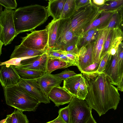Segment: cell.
Returning <instances> with one entry per match:
<instances>
[{
  "instance_id": "obj_1",
  "label": "cell",
  "mask_w": 123,
  "mask_h": 123,
  "mask_svg": "<svg viewBox=\"0 0 123 123\" xmlns=\"http://www.w3.org/2000/svg\"><path fill=\"white\" fill-rule=\"evenodd\" d=\"M86 80L88 92L85 100L92 109L100 117L110 109H117L120 100L118 90L105 74L103 73L94 80Z\"/></svg>"
},
{
  "instance_id": "obj_2",
  "label": "cell",
  "mask_w": 123,
  "mask_h": 123,
  "mask_svg": "<svg viewBox=\"0 0 123 123\" xmlns=\"http://www.w3.org/2000/svg\"><path fill=\"white\" fill-rule=\"evenodd\" d=\"M49 16L47 8L35 4L21 7L14 10L13 19L17 35L33 30L43 24Z\"/></svg>"
},
{
  "instance_id": "obj_3",
  "label": "cell",
  "mask_w": 123,
  "mask_h": 123,
  "mask_svg": "<svg viewBox=\"0 0 123 123\" xmlns=\"http://www.w3.org/2000/svg\"><path fill=\"white\" fill-rule=\"evenodd\" d=\"M6 102L22 111H35L41 103L18 84L3 87Z\"/></svg>"
},
{
  "instance_id": "obj_4",
  "label": "cell",
  "mask_w": 123,
  "mask_h": 123,
  "mask_svg": "<svg viewBox=\"0 0 123 123\" xmlns=\"http://www.w3.org/2000/svg\"><path fill=\"white\" fill-rule=\"evenodd\" d=\"M102 11L92 2L76 10L70 18L72 29L79 37L100 16Z\"/></svg>"
},
{
  "instance_id": "obj_5",
  "label": "cell",
  "mask_w": 123,
  "mask_h": 123,
  "mask_svg": "<svg viewBox=\"0 0 123 123\" xmlns=\"http://www.w3.org/2000/svg\"><path fill=\"white\" fill-rule=\"evenodd\" d=\"M78 39L72 30L70 18H60L56 43L52 49L63 51L67 47L77 44Z\"/></svg>"
},
{
  "instance_id": "obj_6",
  "label": "cell",
  "mask_w": 123,
  "mask_h": 123,
  "mask_svg": "<svg viewBox=\"0 0 123 123\" xmlns=\"http://www.w3.org/2000/svg\"><path fill=\"white\" fill-rule=\"evenodd\" d=\"M14 10L5 8L0 13V41L5 46L10 44L17 35L13 19Z\"/></svg>"
},
{
  "instance_id": "obj_7",
  "label": "cell",
  "mask_w": 123,
  "mask_h": 123,
  "mask_svg": "<svg viewBox=\"0 0 123 123\" xmlns=\"http://www.w3.org/2000/svg\"><path fill=\"white\" fill-rule=\"evenodd\" d=\"M69 123H86L92 114V109L85 100L73 97L68 105Z\"/></svg>"
},
{
  "instance_id": "obj_8",
  "label": "cell",
  "mask_w": 123,
  "mask_h": 123,
  "mask_svg": "<svg viewBox=\"0 0 123 123\" xmlns=\"http://www.w3.org/2000/svg\"><path fill=\"white\" fill-rule=\"evenodd\" d=\"M21 44L30 49L38 50H47L48 49V35L44 29L33 31L22 37Z\"/></svg>"
},
{
  "instance_id": "obj_9",
  "label": "cell",
  "mask_w": 123,
  "mask_h": 123,
  "mask_svg": "<svg viewBox=\"0 0 123 123\" xmlns=\"http://www.w3.org/2000/svg\"><path fill=\"white\" fill-rule=\"evenodd\" d=\"M38 78L32 79L21 78L18 84L41 103H49L50 100L42 90L38 81Z\"/></svg>"
},
{
  "instance_id": "obj_10",
  "label": "cell",
  "mask_w": 123,
  "mask_h": 123,
  "mask_svg": "<svg viewBox=\"0 0 123 123\" xmlns=\"http://www.w3.org/2000/svg\"><path fill=\"white\" fill-rule=\"evenodd\" d=\"M0 81L3 87L18 84L21 78L15 66L9 64L1 66Z\"/></svg>"
},
{
  "instance_id": "obj_11",
  "label": "cell",
  "mask_w": 123,
  "mask_h": 123,
  "mask_svg": "<svg viewBox=\"0 0 123 123\" xmlns=\"http://www.w3.org/2000/svg\"><path fill=\"white\" fill-rule=\"evenodd\" d=\"M49 58L46 52L41 55L25 59L21 62L20 66H15V67L40 71L46 73Z\"/></svg>"
},
{
  "instance_id": "obj_12",
  "label": "cell",
  "mask_w": 123,
  "mask_h": 123,
  "mask_svg": "<svg viewBox=\"0 0 123 123\" xmlns=\"http://www.w3.org/2000/svg\"><path fill=\"white\" fill-rule=\"evenodd\" d=\"M94 42H90L79 49L77 66L81 72L83 69L93 63V48Z\"/></svg>"
},
{
  "instance_id": "obj_13",
  "label": "cell",
  "mask_w": 123,
  "mask_h": 123,
  "mask_svg": "<svg viewBox=\"0 0 123 123\" xmlns=\"http://www.w3.org/2000/svg\"><path fill=\"white\" fill-rule=\"evenodd\" d=\"M48 97L55 104V106L58 107L70 103L73 97L63 87L60 86L54 87L49 92Z\"/></svg>"
},
{
  "instance_id": "obj_14",
  "label": "cell",
  "mask_w": 123,
  "mask_h": 123,
  "mask_svg": "<svg viewBox=\"0 0 123 123\" xmlns=\"http://www.w3.org/2000/svg\"><path fill=\"white\" fill-rule=\"evenodd\" d=\"M103 73L108 78L111 84L117 86L120 78L117 53L114 55H111L109 61Z\"/></svg>"
},
{
  "instance_id": "obj_15",
  "label": "cell",
  "mask_w": 123,
  "mask_h": 123,
  "mask_svg": "<svg viewBox=\"0 0 123 123\" xmlns=\"http://www.w3.org/2000/svg\"><path fill=\"white\" fill-rule=\"evenodd\" d=\"M38 81L43 91L48 97L52 89L55 86H60L62 80L59 79L51 73H46L38 78Z\"/></svg>"
},
{
  "instance_id": "obj_16",
  "label": "cell",
  "mask_w": 123,
  "mask_h": 123,
  "mask_svg": "<svg viewBox=\"0 0 123 123\" xmlns=\"http://www.w3.org/2000/svg\"><path fill=\"white\" fill-rule=\"evenodd\" d=\"M47 50H38L28 48L20 44L15 46L10 56V59L14 58L32 57L41 55Z\"/></svg>"
},
{
  "instance_id": "obj_17",
  "label": "cell",
  "mask_w": 123,
  "mask_h": 123,
  "mask_svg": "<svg viewBox=\"0 0 123 123\" xmlns=\"http://www.w3.org/2000/svg\"><path fill=\"white\" fill-rule=\"evenodd\" d=\"M109 30L99 31L97 37L94 42L93 48V63L99 61L104 43Z\"/></svg>"
},
{
  "instance_id": "obj_18",
  "label": "cell",
  "mask_w": 123,
  "mask_h": 123,
  "mask_svg": "<svg viewBox=\"0 0 123 123\" xmlns=\"http://www.w3.org/2000/svg\"><path fill=\"white\" fill-rule=\"evenodd\" d=\"M66 0H49L47 9L49 16L53 19H60L63 6Z\"/></svg>"
},
{
  "instance_id": "obj_19",
  "label": "cell",
  "mask_w": 123,
  "mask_h": 123,
  "mask_svg": "<svg viewBox=\"0 0 123 123\" xmlns=\"http://www.w3.org/2000/svg\"><path fill=\"white\" fill-rule=\"evenodd\" d=\"M60 19H53L46 27L48 33L49 49H53L55 45Z\"/></svg>"
},
{
  "instance_id": "obj_20",
  "label": "cell",
  "mask_w": 123,
  "mask_h": 123,
  "mask_svg": "<svg viewBox=\"0 0 123 123\" xmlns=\"http://www.w3.org/2000/svg\"><path fill=\"white\" fill-rule=\"evenodd\" d=\"M83 74L77 75L64 80L63 87L73 97H77V90L80 84Z\"/></svg>"
},
{
  "instance_id": "obj_21",
  "label": "cell",
  "mask_w": 123,
  "mask_h": 123,
  "mask_svg": "<svg viewBox=\"0 0 123 123\" xmlns=\"http://www.w3.org/2000/svg\"><path fill=\"white\" fill-rule=\"evenodd\" d=\"M115 12L102 11L98 18L88 27L83 33L93 29L102 30L105 23Z\"/></svg>"
},
{
  "instance_id": "obj_22",
  "label": "cell",
  "mask_w": 123,
  "mask_h": 123,
  "mask_svg": "<svg viewBox=\"0 0 123 123\" xmlns=\"http://www.w3.org/2000/svg\"><path fill=\"white\" fill-rule=\"evenodd\" d=\"M99 31L97 29H93L83 33L79 36L77 43L79 50L89 43L94 41L97 37Z\"/></svg>"
},
{
  "instance_id": "obj_23",
  "label": "cell",
  "mask_w": 123,
  "mask_h": 123,
  "mask_svg": "<svg viewBox=\"0 0 123 123\" xmlns=\"http://www.w3.org/2000/svg\"><path fill=\"white\" fill-rule=\"evenodd\" d=\"M72 66V64L65 62L59 58L52 59L49 58L46 67V73H51L56 70Z\"/></svg>"
},
{
  "instance_id": "obj_24",
  "label": "cell",
  "mask_w": 123,
  "mask_h": 123,
  "mask_svg": "<svg viewBox=\"0 0 123 123\" xmlns=\"http://www.w3.org/2000/svg\"><path fill=\"white\" fill-rule=\"evenodd\" d=\"M122 19V15L119 10L116 11L105 23L102 30H110L119 28Z\"/></svg>"
},
{
  "instance_id": "obj_25",
  "label": "cell",
  "mask_w": 123,
  "mask_h": 123,
  "mask_svg": "<svg viewBox=\"0 0 123 123\" xmlns=\"http://www.w3.org/2000/svg\"><path fill=\"white\" fill-rule=\"evenodd\" d=\"M123 41V34L119 28L115 29L111 44L108 53L111 56H113L117 53L119 44Z\"/></svg>"
},
{
  "instance_id": "obj_26",
  "label": "cell",
  "mask_w": 123,
  "mask_h": 123,
  "mask_svg": "<svg viewBox=\"0 0 123 123\" xmlns=\"http://www.w3.org/2000/svg\"><path fill=\"white\" fill-rule=\"evenodd\" d=\"M6 119V123H29V121L23 111L15 110L11 114L7 115Z\"/></svg>"
},
{
  "instance_id": "obj_27",
  "label": "cell",
  "mask_w": 123,
  "mask_h": 123,
  "mask_svg": "<svg viewBox=\"0 0 123 123\" xmlns=\"http://www.w3.org/2000/svg\"><path fill=\"white\" fill-rule=\"evenodd\" d=\"M21 78L24 79H32L39 78L45 73L40 71L23 68H15Z\"/></svg>"
},
{
  "instance_id": "obj_28",
  "label": "cell",
  "mask_w": 123,
  "mask_h": 123,
  "mask_svg": "<svg viewBox=\"0 0 123 123\" xmlns=\"http://www.w3.org/2000/svg\"><path fill=\"white\" fill-rule=\"evenodd\" d=\"M123 7V0H106L105 4L99 8L102 11H116Z\"/></svg>"
},
{
  "instance_id": "obj_29",
  "label": "cell",
  "mask_w": 123,
  "mask_h": 123,
  "mask_svg": "<svg viewBox=\"0 0 123 123\" xmlns=\"http://www.w3.org/2000/svg\"><path fill=\"white\" fill-rule=\"evenodd\" d=\"M75 0H66L64 5L60 18H70L76 11Z\"/></svg>"
},
{
  "instance_id": "obj_30",
  "label": "cell",
  "mask_w": 123,
  "mask_h": 123,
  "mask_svg": "<svg viewBox=\"0 0 123 123\" xmlns=\"http://www.w3.org/2000/svg\"><path fill=\"white\" fill-rule=\"evenodd\" d=\"M88 92V86L86 78L83 75L77 90V97L85 100Z\"/></svg>"
},
{
  "instance_id": "obj_31",
  "label": "cell",
  "mask_w": 123,
  "mask_h": 123,
  "mask_svg": "<svg viewBox=\"0 0 123 123\" xmlns=\"http://www.w3.org/2000/svg\"><path fill=\"white\" fill-rule=\"evenodd\" d=\"M115 29L109 30L105 41L103 49L101 55L100 59L107 53L110 49Z\"/></svg>"
},
{
  "instance_id": "obj_32",
  "label": "cell",
  "mask_w": 123,
  "mask_h": 123,
  "mask_svg": "<svg viewBox=\"0 0 123 123\" xmlns=\"http://www.w3.org/2000/svg\"><path fill=\"white\" fill-rule=\"evenodd\" d=\"M117 54L120 79L123 72V42L119 44L117 51Z\"/></svg>"
},
{
  "instance_id": "obj_33",
  "label": "cell",
  "mask_w": 123,
  "mask_h": 123,
  "mask_svg": "<svg viewBox=\"0 0 123 123\" xmlns=\"http://www.w3.org/2000/svg\"><path fill=\"white\" fill-rule=\"evenodd\" d=\"M111 55L108 53H106L101 58L98 68L96 72L99 74L103 73L109 61Z\"/></svg>"
},
{
  "instance_id": "obj_34",
  "label": "cell",
  "mask_w": 123,
  "mask_h": 123,
  "mask_svg": "<svg viewBox=\"0 0 123 123\" xmlns=\"http://www.w3.org/2000/svg\"><path fill=\"white\" fill-rule=\"evenodd\" d=\"M79 74L76 73L74 71L66 70L59 74L54 75L59 79L64 80L74 76L77 75Z\"/></svg>"
},
{
  "instance_id": "obj_35",
  "label": "cell",
  "mask_w": 123,
  "mask_h": 123,
  "mask_svg": "<svg viewBox=\"0 0 123 123\" xmlns=\"http://www.w3.org/2000/svg\"><path fill=\"white\" fill-rule=\"evenodd\" d=\"M101 59L99 61L93 63L83 69L81 73L83 74H90L96 73L97 70L100 64Z\"/></svg>"
},
{
  "instance_id": "obj_36",
  "label": "cell",
  "mask_w": 123,
  "mask_h": 123,
  "mask_svg": "<svg viewBox=\"0 0 123 123\" xmlns=\"http://www.w3.org/2000/svg\"><path fill=\"white\" fill-rule=\"evenodd\" d=\"M58 113L59 116L66 123H69V111L68 105L59 109Z\"/></svg>"
},
{
  "instance_id": "obj_37",
  "label": "cell",
  "mask_w": 123,
  "mask_h": 123,
  "mask_svg": "<svg viewBox=\"0 0 123 123\" xmlns=\"http://www.w3.org/2000/svg\"><path fill=\"white\" fill-rule=\"evenodd\" d=\"M31 58L32 57H26L12 58L5 62H1L0 64V65L1 66L5 64H9L15 66H19L21 65V62L22 61Z\"/></svg>"
},
{
  "instance_id": "obj_38",
  "label": "cell",
  "mask_w": 123,
  "mask_h": 123,
  "mask_svg": "<svg viewBox=\"0 0 123 123\" xmlns=\"http://www.w3.org/2000/svg\"><path fill=\"white\" fill-rule=\"evenodd\" d=\"M0 4L5 8L13 9H16L17 4L16 0H0Z\"/></svg>"
},
{
  "instance_id": "obj_39",
  "label": "cell",
  "mask_w": 123,
  "mask_h": 123,
  "mask_svg": "<svg viewBox=\"0 0 123 123\" xmlns=\"http://www.w3.org/2000/svg\"><path fill=\"white\" fill-rule=\"evenodd\" d=\"M46 52L48 54L49 58L52 59L59 58L62 53V51L48 49L47 50Z\"/></svg>"
},
{
  "instance_id": "obj_40",
  "label": "cell",
  "mask_w": 123,
  "mask_h": 123,
  "mask_svg": "<svg viewBox=\"0 0 123 123\" xmlns=\"http://www.w3.org/2000/svg\"><path fill=\"white\" fill-rule=\"evenodd\" d=\"M65 51L75 54L78 56L79 50L77 44H74L68 46L66 47L62 51Z\"/></svg>"
},
{
  "instance_id": "obj_41",
  "label": "cell",
  "mask_w": 123,
  "mask_h": 123,
  "mask_svg": "<svg viewBox=\"0 0 123 123\" xmlns=\"http://www.w3.org/2000/svg\"><path fill=\"white\" fill-rule=\"evenodd\" d=\"M76 10L79 8L89 5L92 3L91 0H75Z\"/></svg>"
},
{
  "instance_id": "obj_42",
  "label": "cell",
  "mask_w": 123,
  "mask_h": 123,
  "mask_svg": "<svg viewBox=\"0 0 123 123\" xmlns=\"http://www.w3.org/2000/svg\"><path fill=\"white\" fill-rule=\"evenodd\" d=\"M63 51L68 58L74 64L77 66L78 56L74 54L65 51Z\"/></svg>"
},
{
  "instance_id": "obj_43",
  "label": "cell",
  "mask_w": 123,
  "mask_h": 123,
  "mask_svg": "<svg viewBox=\"0 0 123 123\" xmlns=\"http://www.w3.org/2000/svg\"><path fill=\"white\" fill-rule=\"evenodd\" d=\"M92 3L99 8L103 6L105 3L106 0H91Z\"/></svg>"
},
{
  "instance_id": "obj_44",
  "label": "cell",
  "mask_w": 123,
  "mask_h": 123,
  "mask_svg": "<svg viewBox=\"0 0 123 123\" xmlns=\"http://www.w3.org/2000/svg\"><path fill=\"white\" fill-rule=\"evenodd\" d=\"M59 59L65 62L73 64L74 66H76L68 58L62 51V54L60 56Z\"/></svg>"
},
{
  "instance_id": "obj_45",
  "label": "cell",
  "mask_w": 123,
  "mask_h": 123,
  "mask_svg": "<svg viewBox=\"0 0 123 123\" xmlns=\"http://www.w3.org/2000/svg\"><path fill=\"white\" fill-rule=\"evenodd\" d=\"M117 88L118 91L123 92V72L120 79Z\"/></svg>"
},
{
  "instance_id": "obj_46",
  "label": "cell",
  "mask_w": 123,
  "mask_h": 123,
  "mask_svg": "<svg viewBox=\"0 0 123 123\" xmlns=\"http://www.w3.org/2000/svg\"><path fill=\"white\" fill-rule=\"evenodd\" d=\"M52 121L54 123H66L59 115L56 118Z\"/></svg>"
},
{
  "instance_id": "obj_47",
  "label": "cell",
  "mask_w": 123,
  "mask_h": 123,
  "mask_svg": "<svg viewBox=\"0 0 123 123\" xmlns=\"http://www.w3.org/2000/svg\"><path fill=\"white\" fill-rule=\"evenodd\" d=\"M122 17V19L119 28L123 34V7L119 10Z\"/></svg>"
},
{
  "instance_id": "obj_48",
  "label": "cell",
  "mask_w": 123,
  "mask_h": 123,
  "mask_svg": "<svg viewBox=\"0 0 123 123\" xmlns=\"http://www.w3.org/2000/svg\"><path fill=\"white\" fill-rule=\"evenodd\" d=\"M86 123H97L92 115Z\"/></svg>"
},
{
  "instance_id": "obj_49",
  "label": "cell",
  "mask_w": 123,
  "mask_h": 123,
  "mask_svg": "<svg viewBox=\"0 0 123 123\" xmlns=\"http://www.w3.org/2000/svg\"><path fill=\"white\" fill-rule=\"evenodd\" d=\"M0 55L1 54V48L2 46V45L4 44L3 43L1 42V41H0Z\"/></svg>"
},
{
  "instance_id": "obj_50",
  "label": "cell",
  "mask_w": 123,
  "mask_h": 123,
  "mask_svg": "<svg viewBox=\"0 0 123 123\" xmlns=\"http://www.w3.org/2000/svg\"><path fill=\"white\" fill-rule=\"evenodd\" d=\"M0 123H6V119L1 120L0 121Z\"/></svg>"
},
{
  "instance_id": "obj_51",
  "label": "cell",
  "mask_w": 123,
  "mask_h": 123,
  "mask_svg": "<svg viewBox=\"0 0 123 123\" xmlns=\"http://www.w3.org/2000/svg\"><path fill=\"white\" fill-rule=\"evenodd\" d=\"M46 123H54L52 121H51Z\"/></svg>"
}]
</instances>
